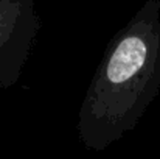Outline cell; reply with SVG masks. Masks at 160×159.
Returning <instances> with one entry per match:
<instances>
[{
    "instance_id": "1",
    "label": "cell",
    "mask_w": 160,
    "mask_h": 159,
    "mask_svg": "<svg viewBox=\"0 0 160 159\" xmlns=\"http://www.w3.org/2000/svg\"><path fill=\"white\" fill-rule=\"evenodd\" d=\"M160 92V0H145L109 41L87 86L76 131L103 151L132 131Z\"/></svg>"
},
{
    "instance_id": "2",
    "label": "cell",
    "mask_w": 160,
    "mask_h": 159,
    "mask_svg": "<svg viewBox=\"0 0 160 159\" xmlns=\"http://www.w3.org/2000/svg\"><path fill=\"white\" fill-rule=\"evenodd\" d=\"M39 28L34 0H0V91L17 84Z\"/></svg>"
}]
</instances>
